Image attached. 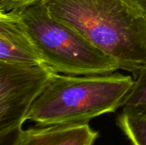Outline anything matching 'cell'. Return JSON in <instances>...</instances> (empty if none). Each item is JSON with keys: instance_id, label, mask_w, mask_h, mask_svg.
Returning <instances> with one entry per match:
<instances>
[{"instance_id": "obj_10", "label": "cell", "mask_w": 146, "mask_h": 145, "mask_svg": "<svg viewBox=\"0 0 146 145\" xmlns=\"http://www.w3.org/2000/svg\"><path fill=\"white\" fill-rule=\"evenodd\" d=\"M132 6L146 15V0H126Z\"/></svg>"}, {"instance_id": "obj_1", "label": "cell", "mask_w": 146, "mask_h": 145, "mask_svg": "<svg viewBox=\"0 0 146 145\" xmlns=\"http://www.w3.org/2000/svg\"><path fill=\"white\" fill-rule=\"evenodd\" d=\"M53 16L78 31L136 78L146 67V15L126 0H44Z\"/></svg>"}, {"instance_id": "obj_2", "label": "cell", "mask_w": 146, "mask_h": 145, "mask_svg": "<svg viewBox=\"0 0 146 145\" xmlns=\"http://www.w3.org/2000/svg\"><path fill=\"white\" fill-rule=\"evenodd\" d=\"M134 78L120 73L68 75L52 73L27 121L38 126L88 123L122 108Z\"/></svg>"}, {"instance_id": "obj_4", "label": "cell", "mask_w": 146, "mask_h": 145, "mask_svg": "<svg viewBox=\"0 0 146 145\" xmlns=\"http://www.w3.org/2000/svg\"><path fill=\"white\" fill-rule=\"evenodd\" d=\"M54 71L46 64L33 66L0 62V140L16 136L27 115Z\"/></svg>"}, {"instance_id": "obj_8", "label": "cell", "mask_w": 146, "mask_h": 145, "mask_svg": "<svg viewBox=\"0 0 146 145\" xmlns=\"http://www.w3.org/2000/svg\"><path fill=\"white\" fill-rule=\"evenodd\" d=\"M141 105H146V67L134 78L133 85L123 100L122 108Z\"/></svg>"}, {"instance_id": "obj_3", "label": "cell", "mask_w": 146, "mask_h": 145, "mask_svg": "<svg viewBox=\"0 0 146 145\" xmlns=\"http://www.w3.org/2000/svg\"><path fill=\"white\" fill-rule=\"evenodd\" d=\"M43 62L54 72L68 75L109 74L120 69L111 57L78 31L52 15L44 0L13 9Z\"/></svg>"}, {"instance_id": "obj_7", "label": "cell", "mask_w": 146, "mask_h": 145, "mask_svg": "<svg viewBox=\"0 0 146 145\" xmlns=\"http://www.w3.org/2000/svg\"><path fill=\"white\" fill-rule=\"evenodd\" d=\"M117 125L132 145H146V105L124 107Z\"/></svg>"}, {"instance_id": "obj_6", "label": "cell", "mask_w": 146, "mask_h": 145, "mask_svg": "<svg viewBox=\"0 0 146 145\" xmlns=\"http://www.w3.org/2000/svg\"><path fill=\"white\" fill-rule=\"evenodd\" d=\"M98 137L88 123L41 126L21 130L9 145H93Z\"/></svg>"}, {"instance_id": "obj_9", "label": "cell", "mask_w": 146, "mask_h": 145, "mask_svg": "<svg viewBox=\"0 0 146 145\" xmlns=\"http://www.w3.org/2000/svg\"><path fill=\"white\" fill-rule=\"evenodd\" d=\"M38 0H0V11H10Z\"/></svg>"}, {"instance_id": "obj_5", "label": "cell", "mask_w": 146, "mask_h": 145, "mask_svg": "<svg viewBox=\"0 0 146 145\" xmlns=\"http://www.w3.org/2000/svg\"><path fill=\"white\" fill-rule=\"evenodd\" d=\"M0 62L25 66L44 64L14 10L0 11Z\"/></svg>"}]
</instances>
